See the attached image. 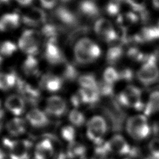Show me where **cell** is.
<instances>
[{"instance_id": "d590c367", "label": "cell", "mask_w": 159, "mask_h": 159, "mask_svg": "<svg viewBox=\"0 0 159 159\" xmlns=\"http://www.w3.org/2000/svg\"><path fill=\"white\" fill-rule=\"evenodd\" d=\"M42 6L47 9H51L55 7L57 0H39Z\"/></svg>"}, {"instance_id": "ffe728a7", "label": "cell", "mask_w": 159, "mask_h": 159, "mask_svg": "<svg viewBox=\"0 0 159 159\" xmlns=\"http://www.w3.org/2000/svg\"><path fill=\"white\" fill-rule=\"evenodd\" d=\"M159 111V91L152 92L148 98L145 108L146 115H151Z\"/></svg>"}, {"instance_id": "f1b7e54d", "label": "cell", "mask_w": 159, "mask_h": 159, "mask_svg": "<svg viewBox=\"0 0 159 159\" xmlns=\"http://www.w3.org/2000/svg\"><path fill=\"white\" fill-rule=\"evenodd\" d=\"M137 20V18L135 14L131 12H128L119 16L117 21L120 25L126 27L135 22Z\"/></svg>"}, {"instance_id": "cb8c5ba5", "label": "cell", "mask_w": 159, "mask_h": 159, "mask_svg": "<svg viewBox=\"0 0 159 159\" xmlns=\"http://www.w3.org/2000/svg\"><path fill=\"white\" fill-rule=\"evenodd\" d=\"M104 81L106 83L112 84L114 83L120 79L119 72H118L113 67L109 66L105 69L103 73Z\"/></svg>"}, {"instance_id": "836d02e7", "label": "cell", "mask_w": 159, "mask_h": 159, "mask_svg": "<svg viewBox=\"0 0 159 159\" xmlns=\"http://www.w3.org/2000/svg\"><path fill=\"white\" fill-rule=\"evenodd\" d=\"M120 9V5L119 0H112L107 4L106 9L107 12L111 15L116 14Z\"/></svg>"}, {"instance_id": "f6af8a7d", "label": "cell", "mask_w": 159, "mask_h": 159, "mask_svg": "<svg viewBox=\"0 0 159 159\" xmlns=\"http://www.w3.org/2000/svg\"><path fill=\"white\" fill-rule=\"evenodd\" d=\"M1 124H0V132H1Z\"/></svg>"}, {"instance_id": "7a4b0ae2", "label": "cell", "mask_w": 159, "mask_h": 159, "mask_svg": "<svg viewBox=\"0 0 159 159\" xmlns=\"http://www.w3.org/2000/svg\"><path fill=\"white\" fill-rule=\"evenodd\" d=\"M40 34L35 30L24 31L18 40V47L27 55H35L39 50Z\"/></svg>"}, {"instance_id": "52a82bcc", "label": "cell", "mask_w": 159, "mask_h": 159, "mask_svg": "<svg viewBox=\"0 0 159 159\" xmlns=\"http://www.w3.org/2000/svg\"><path fill=\"white\" fill-rule=\"evenodd\" d=\"M94 31L96 34L103 40L111 42L117 38V34L111 22L106 19L98 20L94 24Z\"/></svg>"}, {"instance_id": "f35d334b", "label": "cell", "mask_w": 159, "mask_h": 159, "mask_svg": "<svg viewBox=\"0 0 159 159\" xmlns=\"http://www.w3.org/2000/svg\"><path fill=\"white\" fill-rule=\"evenodd\" d=\"M19 4L23 6H26L30 5L34 0H15Z\"/></svg>"}, {"instance_id": "30bf717a", "label": "cell", "mask_w": 159, "mask_h": 159, "mask_svg": "<svg viewBox=\"0 0 159 159\" xmlns=\"http://www.w3.org/2000/svg\"><path fill=\"white\" fill-rule=\"evenodd\" d=\"M108 151L118 155H127L130 152V147L120 135L112 136L106 144Z\"/></svg>"}, {"instance_id": "ee69618b", "label": "cell", "mask_w": 159, "mask_h": 159, "mask_svg": "<svg viewBox=\"0 0 159 159\" xmlns=\"http://www.w3.org/2000/svg\"><path fill=\"white\" fill-rule=\"evenodd\" d=\"M61 2H69V1H70L71 0H60Z\"/></svg>"}, {"instance_id": "ab89813d", "label": "cell", "mask_w": 159, "mask_h": 159, "mask_svg": "<svg viewBox=\"0 0 159 159\" xmlns=\"http://www.w3.org/2000/svg\"><path fill=\"white\" fill-rule=\"evenodd\" d=\"M152 2L155 8L159 9V0H152Z\"/></svg>"}, {"instance_id": "7402d4cb", "label": "cell", "mask_w": 159, "mask_h": 159, "mask_svg": "<svg viewBox=\"0 0 159 159\" xmlns=\"http://www.w3.org/2000/svg\"><path fill=\"white\" fill-rule=\"evenodd\" d=\"M78 83L83 89H98V83L94 76L91 74L81 75L78 78Z\"/></svg>"}, {"instance_id": "4dcf8cb0", "label": "cell", "mask_w": 159, "mask_h": 159, "mask_svg": "<svg viewBox=\"0 0 159 159\" xmlns=\"http://www.w3.org/2000/svg\"><path fill=\"white\" fill-rule=\"evenodd\" d=\"M77 75L76 70L70 64H65L63 70V77L68 80H74Z\"/></svg>"}, {"instance_id": "ba28073f", "label": "cell", "mask_w": 159, "mask_h": 159, "mask_svg": "<svg viewBox=\"0 0 159 159\" xmlns=\"http://www.w3.org/2000/svg\"><path fill=\"white\" fill-rule=\"evenodd\" d=\"M22 22L29 26L36 27L46 22L47 14L40 8L34 7L26 12L21 18Z\"/></svg>"}, {"instance_id": "d6a6232c", "label": "cell", "mask_w": 159, "mask_h": 159, "mask_svg": "<svg viewBox=\"0 0 159 159\" xmlns=\"http://www.w3.org/2000/svg\"><path fill=\"white\" fill-rule=\"evenodd\" d=\"M6 78L8 88L9 89L17 85L19 78L14 71H10L6 73Z\"/></svg>"}, {"instance_id": "9a60e30c", "label": "cell", "mask_w": 159, "mask_h": 159, "mask_svg": "<svg viewBox=\"0 0 159 159\" xmlns=\"http://www.w3.org/2000/svg\"><path fill=\"white\" fill-rule=\"evenodd\" d=\"M63 85L62 78L53 74L45 75L41 81V86L49 92L59 91Z\"/></svg>"}, {"instance_id": "ac0fdd59", "label": "cell", "mask_w": 159, "mask_h": 159, "mask_svg": "<svg viewBox=\"0 0 159 159\" xmlns=\"http://www.w3.org/2000/svg\"><path fill=\"white\" fill-rule=\"evenodd\" d=\"M6 128L11 135L18 136L25 132V122L22 119L16 117L7 123Z\"/></svg>"}, {"instance_id": "e575fe53", "label": "cell", "mask_w": 159, "mask_h": 159, "mask_svg": "<svg viewBox=\"0 0 159 159\" xmlns=\"http://www.w3.org/2000/svg\"><path fill=\"white\" fill-rule=\"evenodd\" d=\"M98 88L100 94L108 95L110 94L112 91V84H110L105 81H103L101 84H98Z\"/></svg>"}, {"instance_id": "1f68e13d", "label": "cell", "mask_w": 159, "mask_h": 159, "mask_svg": "<svg viewBox=\"0 0 159 159\" xmlns=\"http://www.w3.org/2000/svg\"><path fill=\"white\" fill-rule=\"evenodd\" d=\"M150 153L155 159H159V139H153L149 143Z\"/></svg>"}, {"instance_id": "8992f818", "label": "cell", "mask_w": 159, "mask_h": 159, "mask_svg": "<svg viewBox=\"0 0 159 159\" xmlns=\"http://www.w3.org/2000/svg\"><path fill=\"white\" fill-rule=\"evenodd\" d=\"M120 102L127 107L142 109L143 104L141 102L140 90L134 86H127L119 95Z\"/></svg>"}, {"instance_id": "7c38bea8", "label": "cell", "mask_w": 159, "mask_h": 159, "mask_svg": "<svg viewBox=\"0 0 159 159\" xmlns=\"http://www.w3.org/2000/svg\"><path fill=\"white\" fill-rule=\"evenodd\" d=\"M21 18L16 12H8L0 17V30L7 32L18 27L20 24Z\"/></svg>"}, {"instance_id": "3957f363", "label": "cell", "mask_w": 159, "mask_h": 159, "mask_svg": "<svg viewBox=\"0 0 159 159\" xmlns=\"http://www.w3.org/2000/svg\"><path fill=\"white\" fill-rule=\"evenodd\" d=\"M154 56H150L137 71L138 80L144 85H150L159 78V68Z\"/></svg>"}, {"instance_id": "60d3db41", "label": "cell", "mask_w": 159, "mask_h": 159, "mask_svg": "<svg viewBox=\"0 0 159 159\" xmlns=\"http://www.w3.org/2000/svg\"><path fill=\"white\" fill-rule=\"evenodd\" d=\"M5 158V154L3 152V151L0 148V159H4Z\"/></svg>"}, {"instance_id": "d4e9b609", "label": "cell", "mask_w": 159, "mask_h": 159, "mask_svg": "<svg viewBox=\"0 0 159 159\" xmlns=\"http://www.w3.org/2000/svg\"><path fill=\"white\" fill-rule=\"evenodd\" d=\"M85 152L84 147L81 143L73 142L68 147V154L71 158L81 157Z\"/></svg>"}, {"instance_id": "4316f807", "label": "cell", "mask_w": 159, "mask_h": 159, "mask_svg": "<svg viewBox=\"0 0 159 159\" xmlns=\"http://www.w3.org/2000/svg\"><path fill=\"white\" fill-rule=\"evenodd\" d=\"M42 34L48 38V40L55 41L57 37V29L56 26L52 24H47L43 25L41 30Z\"/></svg>"}, {"instance_id": "8d00e7d4", "label": "cell", "mask_w": 159, "mask_h": 159, "mask_svg": "<svg viewBox=\"0 0 159 159\" xmlns=\"http://www.w3.org/2000/svg\"><path fill=\"white\" fill-rule=\"evenodd\" d=\"M7 89H9V88L6 82V73L0 72V90L6 91Z\"/></svg>"}, {"instance_id": "4fadbf2b", "label": "cell", "mask_w": 159, "mask_h": 159, "mask_svg": "<svg viewBox=\"0 0 159 159\" xmlns=\"http://www.w3.org/2000/svg\"><path fill=\"white\" fill-rule=\"evenodd\" d=\"M6 108L14 115L19 116L24 111L25 102L22 97L17 94H12L7 98L5 101Z\"/></svg>"}, {"instance_id": "277c9868", "label": "cell", "mask_w": 159, "mask_h": 159, "mask_svg": "<svg viewBox=\"0 0 159 159\" xmlns=\"http://www.w3.org/2000/svg\"><path fill=\"white\" fill-rule=\"evenodd\" d=\"M106 130V122L101 116H93L87 123V136L89 140L96 143H99L102 142Z\"/></svg>"}, {"instance_id": "b9f144b4", "label": "cell", "mask_w": 159, "mask_h": 159, "mask_svg": "<svg viewBox=\"0 0 159 159\" xmlns=\"http://www.w3.org/2000/svg\"><path fill=\"white\" fill-rule=\"evenodd\" d=\"M1 101H0V119L2 118V117L3 115H4V112H3V111L1 109Z\"/></svg>"}, {"instance_id": "484cf974", "label": "cell", "mask_w": 159, "mask_h": 159, "mask_svg": "<svg viewBox=\"0 0 159 159\" xmlns=\"http://www.w3.org/2000/svg\"><path fill=\"white\" fill-rule=\"evenodd\" d=\"M122 55V49L118 46H114L110 48L107 53V60L108 63L114 64L118 61Z\"/></svg>"}, {"instance_id": "9c48e42d", "label": "cell", "mask_w": 159, "mask_h": 159, "mask_svg": "<svg viewBox=\"0 0 159 159\" xmlns=\"http://www.w3.org/2000/svg\"><path fill=\"white\" fill-rule=\"evenodd\" d=\"M44 56L46 60L52 65H57L64 62L62 52L55 41L48 40L45 44Z\"/></svg>"}, {"instance_id": "e0dca14e", "label": "cell", "mask_w": 159, "mask_h": 159, "mask_svg": "<svg viewBox=\"0 0 159 159\" xmlns=\"http://www.w3.org/2000/svg\"><path fill=\"white\" fill-rule=\"evenodd\" d=\"M55 17L61 23L66 25H73L76 24L75 16L68 9L63 6L57 7L55 11Z\"/></svg>"}, {"instance_id": "5bb4252c", "label": "cell", "mask_w": 159, "mask_h": 159, "mask_svg": "<svg viewBox=\"0 0 159 159\" xmlns=\"http://www.w3.org/2000/svg\"><path fill=\"white\" fill-rule=\"evenodd\" d=\"M28 122L34 127H43L47 125L48 122V119L45 114L38 109L30 110L26 116Z\"/></svg>"}, {"instance_id": "7bdbcfd3", "label": "cell", "mask_w": 159, "mask_h": 159, "mask_svg": "<svg viewBox=\"0 0 159 159\" xmlns=\"http://www.w3.org/2000/svg\"><path fill=\"white\" fill-rule=\"evenodd\" d=\"M10 1V0H0V2L2 3H8Z\"/></svg>"}, {"instance_id": "5b68a950", "label": "cell", "mask_w": 159, "mask_h": 159, "mask_svg": "<svg viewBox=\"0 0 159 159\" xmlns=\"http://www.w3.org/2000/svg\"><path fill=\"white\" fill-rule=\"evenodd\" d=\"M3 144L9 150L11 159H29V152L32 146L29 140H11L4 139Z\"/></svg>"}, {"instance_id": "6da1fadb", "label": "cell", "mask_w": 159, "mask_h": 159, "mask_svg": "<svg viewBox=\"0 0 159 159\" xmlns=\"http://www.w3.org/2000/svg\"><path fill=\"white\" fill-rule=\"evenodd\" d=\"M126 130L129 135L135 140H141L147 138L150 132L147 117L144 115H134L126 122Z\"/></svg>"}, {"instance_id": "83f0119b", "label": "cell", "mask_w": 159, "mask_h": 159, "mask_svg": "<svg viewBox=\"0 0 159 159\" xmlns=\"http://www.w3.org/2000/svg\"><path fill=\"white\" fill-rule=\"evenodd\" d=\"M68 117L71 123L77 127L81 126L85 122L84 116L77 109H73L70 112Z\"/></svg>"}, {"instance_id": "603a6c76", "label": "cell", "mask_w": 159, "mask_h": 159, "mask_svg": "<svg viewBox=\"0 0 159 159\" xmlns=\"http://www.w3.org/2000/svg\"><path fill=\"white\" fill-rule=\"evenodd\" d=\"M17 47L15 43L10 40H6L0 44V55L10 57L17 50Z\"/></svg>"}, {"instance_id": "d6986e66", "label": "cell", "mask_w": 159, "mask_h": 159, "mask_svg": "<svg viewBox=\"0 0 159 159\" xmlns=\"http://www.w3.org/2000/svg\"><path fill=\"white\" fill-rule=\"evenodd\" d=\"M79 10L82 14L88 17H96L99 14L96 4L91 0H83L79 4Z\"/></svg>"}, {"instance_id": "f546056e", "label": "cell", "mask_w": 159, "mask_h": 159, "mask_svg": "<svg viewBox=\"0 0 159 159\" xmlns=\"http://www.w3.org/2000/svg\"><path fill=\"white\" fill-rule=\"evenodd\" d=\"M75 130L74 128L71 125H66L63 127L61 130V134L62 137L66 141L71 143L74 142L75 137Z\"/></svg>"}, {"instance_id": "74e56055", "label": "cell", "mask_w": 159, "mask_h": 159, "mask_svg": "<svg viewBox=\"0 0 159 159\" xmlns=\"http://www.w3.org/2000/svg\"><path fill=\"white\" fill-rule=\"evenodd\" d=\"M120 78H124L126 80L131 79L132 76V73L129 69H125L122 72L119 73Z\"/></svg>"}, {"instance_id": "44dd1931", "label": "cell", "mask_w": 159, "mask_h": 159, "mask_svg": "<svg viewBox=\"0 0 159 159\" xmlns=\"http://www.w3.org/2000/svg\"><path fill=\"white\" fill-rule=\"evenodd\" d=\"M39 62L35 55H27L22 64V70L27 75H35L37 73Z\"/></svg>"}, {"instance_id": "2e32d148", "label": "cell", "mask_w": 159, "mask_h": 159, "mask_svg": "<svg viewBox=\"0 0 159 159\" xmlns=\"http://www.w3.org/2000/svg\"><path fill=\"white\" fill-rule=\"evenodd\" d=\"M53 147L48 139H43L37 143L35 149V159H48L53 154Z\"/></svg>"}, {"instance_id": "8fae6325", "label": "cell", "mask_w": 159, "mask_h": 159, "mask_svg": "<svg viewBox=\"0 0 159 159\" xmlns=\"http://www.w3.org/2000/svg\"><path fill=\"white\" fill-rule=\"evenodd\" d=\"M66 110V103L61 97L58 96H52L47 100L46 111L54 116H61Z\"/></svg>"}]
</instances>
